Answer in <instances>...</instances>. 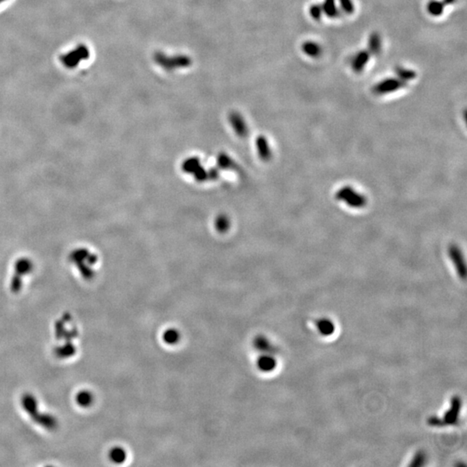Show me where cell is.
Masks as SVG:
<instances>
[{"label":"cell","instance_id":"1","mask_svg":"<svg viewBox=\"0 0 467 467\" xmlns=\"http://www.w3.org/2000/svg\"><path fill=\"white\" fill-rule=\"evenodd\" d=\"M21 407L24 411L30 416L32 422L36 425L48 431H53L57 429L58 421L54 415L49 413H42L39 409L38 400L36 397L31 393H25L22 395Z\"/></svg>","mask_w":467,"mask_h":467},{"label":"cell","instance_id":"2","mask_svg":"<svg viewBox=\"0 0 467 467\" xmlns=\"http://www.w3.org/2000/svg\"><path fill=\"white\" fill-rule=\"evenodd\" d=\"M152 60L163 70L170 72L188 69L193 64L192 57L188 55H167L162 51H155L152 55Z\"/></svg>","mask_w":467,"mask_h":467},{"label":"cell","instance_id":"3","mask_svg":"<svg viewBox=\"0 0 467 467\" xmlns=\"http://www.w3.org/2000/svg\"><path fill=\"white\" fill-rule=\"evenodd\" d=\"M460 409H461V400L459 397H454L452 400V404L449 410L446 412L443 418H430L429 423L431 425L442 427L445 425H454L459 421Z\"/></svg>","mask_w":467,"mask_h":467},{"label":"cell","instance_id":"4","mask_svg":"<svg viewBox=\"0 0 467 467\" xmlns=\"http://www.w3.org/2000/svg\"><path fill=\"white\" fill-rule=\"evenodd\" d=\"M406 86H407V82L401 81L399 78H386L374 86L373 92L377 95H387V94L397 91Z\"/></svg>","mask_w":467,"mask_h":467},{"label":"cell","instance_id":"5","mask_svg":"<svg viewBox=\"0 0 467 467\" xmlns=\"http://www.w3.org/2000/svg\"><path fill=\"white\" fill-rule=\"evenodd\" d=\"M256 366L260 372L270 373L276 368L277 361L273 354H260L256 360Z\"/></svg>","mask_w":467,"mask_h":467},{"label":"cell","instance_id":"6","mask_svg":"<svg viewBox=\"0 0 467 467\" xmlns=\"http://www.w3.org/2000/svg\"><path fill=\"white\" fill-rule=\"evenodd\" d=\"M77 352L76 346L74 345V342L71 343H64L62 345H58L54 349V355L56 358L61 360L64 359H70L73 358Z\"/></svg>","mask_w":467,"mask_h":467},{"label":"cell","instance_id":"7","mask_svg":"<svg viewBox=\"0 0 467 467\" xmlns=\"http://www.w3.org/2000/svg\"><path fill=\"white\" fill-rule=\"evenodd\" d=\"M369 58H370V54L367 49L360 50L356 55L352 64V70L356 74H360L364 71L367 64L369 63Z\"/></svg>","mask_w":467,"mask_h":467},{"label":"cell","instance_id":"8","mask_svg":"<svg viewBox=\"0 0 467 467\" xmlns=\"http://www.w3.org/2000/svg\"><path fill=\"white\" fill-rule=\"evenodd\" d=\"M253 346L255 351L260 352V354H273L274 353V347L271 344L270 341L267 337L262 335H259L254 337L253 341Z\"/></svg>","mask_w":467,"mask_h":467},{"label":"cell","instance_id":"9","mask_svg":"<svg viewBox=\"0 0 467 467\" xmlns=\"http://www.w3.org/2000/svg\"><path fill=\"white\" fill-rule=\"evenodd\" d=\"M75 402L81 408H88L95 402V396L91 391L88 390H80L75 395Z\"/></svg>","mask_w":467,"mask_h":467},{"label":"cell","instance_id":"10","mask_svg":"<svg viewBox=\"0 0 467 467\" xmlns=\"http://www.w3.org/2000/svg\"><path fill=\"white\" fill-rule=\"evenodd\" d=\"M181 338L182 335L176 328H168L162 334L163 342L170 346H174L180 344Z\"/></svg>","mask_w":467,"mask_h":467},{"label":"cell","instance_id":"11","mask_svg":"<svg viewBox=\"0 0 467 467\" xmlns=\"http://www.w3.org/2000/svg\"><path fill=\"white\" fill-rule=\"evenodd\" d=\"M109 460L115 465L125 463L127 459V452L122 446H113L108 453Z\"/></svg>","mask_w":467,"mask_h":467},{"label":"cell","instance_id":"12","mask_svg":"<svg viewBox=\"0 0 467 467\" xmlns=\"http://www.w3.org/2000/svg\"><path fill=\"white\" fill-rule=\"evenodd\" d=\"M367 50L373 56H378L382 51V37L378 32H372L369 35Z\"/></svg>","mask_w":467,"mask_h":467},{"label":"cell","instance_id":"13","mask_svg":"<svg viewBox=\"0 0 467 467\" xmlns=\"http://www.w3.org/2000/svg\"><path fill=\"white\" fill-rule=\"evenodd\" d=\"M301 49L305 55L312 58H317L321 55L322 48L318 42L314 41H306L303 42Z\"/></svg>","mask_w":467,"mask_h":467},{"label":"cell","instance_id":"14","mask_svg":"<svg viewBox=\"0 0 467 467\" xmlns=\"http://www.w3.org/2000/svg\"><path fill=\"white\" fill-rule=\"evenodd\" d=\"M445 5L446 4L443 3V1L430 0L427 5V10L429 11V14L432 17H439L443 14Z\"/></svg>","mask_w":467,"mask_h":467},{"label":"cell","instance_id":"15","mask_svg":"<svg viewBox=\"0 0 467 467\" xmlns=\"http://www.w3.org/2000/svg\"><path fill=\"white\" fill-rule=\"evenodd\" d=\"M395 73L396 74L397 78H399L400 80L405 82L413 81L417 76V74L415 71L409 70L407 68L400 67V66L395 69Z\"/></svg>","mask_w":467,"mask_h":467},{"label":"cell","instance_id":"16","mask_svg":"<svg viewBox=\"0 0 467 467\" xmlns=\"http://www.w3.org/2000/svg\"><path fill=\"white\" fill-rule=\"evenodd\" d=\"M322 8H323V14H325V16L329 18H337L338 16V10L336 4V0H323Z\"/></svg>","mask_w":467,"mask_h":467},{"label":"cell","instance_id":"17","mask_svg":"<svg viewBox=\"0 0 467 467\" xmlns=\"http://www.w3.org/2000/svg\"><path fill=\"white\" fill-rule=\"evenodd\" d=\"M318 328L320 331V333L328 336L330 334L333 333L334 325L331 323V321L328 320H320L318 321Z\"/></svg>","mask_w":467,"mask_h":467},{"label":"cell","instance_id":"18","mask_svg":"<svg viewBox=\"0 0 467 467\" xmlns=\"http://www.w3.org/2000/svg\"><path fill=\"white\" fill-rule=\"evenodd\" d=\"M309 13L310 16L312 17L313 20H315V21H320V20H321L322 16H323V14L322 4H313V5H311Z\"/></svg>","mask_w":467,"mask_h":467},{"label":"cell","instance_id":"19","mask_svg":"<svg viewBox=\"0 0 467 467\" xmlns=\"http://www.w3.org/2000/svg\"><path fill=\"white\" fill-rule=\"evenodd\" d=\"M340 7L344 13L348 15H352L355 11V5L352 0H338Z\"/></svg>","mask_w":467,"mask_h":467},{"label":"cell","instance_id":"20","mask_svg":"<svg viewBox=\"0 0 467 467\" xmlns=\"http://www.w3.org/2000/svg\"><path fill=\"white\" fill-rule=\"evenodd\" d=\"M424 460H425V456L424 454H422V453H417V455L415 457L414 459V461L413 463H411V466L413 467H420L424 464Z\"/></svg>","mask_w":467,"mask_h":467},{"label":"cell","instance_id":"21","mask_svg":"<svg viewBox=\"0 0 467 467\" xmlns=\"http://www.w3.org/2000/svg\"><path fill=\"white\" fill-rule=\"evenodd\" d=\"M456 2V0H443V3L445 4H453Z\"/></svg>","mask_w":467,"mask_h":467}]
</instances>
